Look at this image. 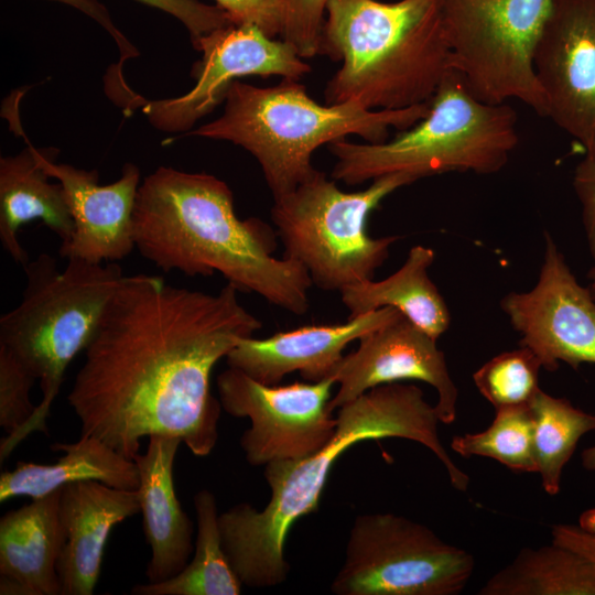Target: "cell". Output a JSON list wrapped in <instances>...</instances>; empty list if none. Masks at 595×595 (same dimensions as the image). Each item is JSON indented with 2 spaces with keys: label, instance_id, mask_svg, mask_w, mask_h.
Listing matches in <instances>:
<instances>
[{
  "label": "cell",
  "instance_id": "cell-29",
  "mask_svg": "<svg viewBox=\"0 0 595 595\" xmlns=\"http://www.w3.org/2000/svg\"><path fill=\"white\" fill-rule=\"evenodd\" d=\"M35 381L14 355L0 347V426L7 435L17 432L34 413L36 405L30 400V391Z\"/></svg>",
  "mask_w": 595,
  "mask_h": 595
},
{
  "label": "cell",
  "instance_id": "cell-22",
  "mask_svg": "<svg viewBox=\"0 0 595 595\" xmlns=\"http://www.w3.org/2000/svg\"><path fill=\"white\" fill-rule=\"evenodd\" d=\"M51 450L65 454L54 464L19 462L13 470L1 474V504L19 496L37 499L67 484L85 480L126 490L139 487L136 461L97 437L82 435L73 443H54Z\"/></svg>",
  "mask_w": 595,
  "mask_h": 595
},
{
  "label": "cell",
  "instance_id": "cell-1",
  "mask_svg": "<svg viewBox=\"0 0 595 595\" xmlns=\"http://www.w3.org/2000/svg\"><path fill=\"white\" fill-rule=\"evenodd\" d=\"M227 283L218 293L125 275L108 302L67 401L82 435L133 459L145 436L176 437L196 456L218 441L215 365L262 327Z\"/></svg>",
  "mask_w": 595,
  "mask_h": 595
},
{
  "label": "cell",
  "instance_id": "cell-21",
  "mask_svg": "<svg viewBox=\"0 0 595 595\" xmlns=\"http://www.w3.org/2000/svg\"><path fill=\"white\" fill-rule=\"evenodd\" d=\"M0 159V240L11 259L23 267L30 261L18 238L19 229L29 221L41 220L62 244L74 232V220L61 183L41 166L35 148Z\"/></svg>",
  "mask_w": 595,
  "mask_h": 595
},
{
  "label": "cell",
  "instance_id": "cell-36",
  "mask_svg": "<svg viewBox=\"0 0 595 595\" xmlns=\"http://www.w3.org/2000/svg\"><path fill=\"white\" fill-rule=\"evenodd\" d=\"M582 465L586 470H595V445L582 452Z\"/></svg>",
  "mask_w": 595,
  "mask_h": 595
},
{
  "label": "cell",
  "instance_id": "cell-28",
  "mask_svg": "<svg viewBox=\"0 0 595 595\" xmlns=\"http://www.w3.org/2000/svg\"><path fill=\"white\" fill-rule=\"evenodd\" d=\"M542 365L527 347L504 351L478 368L473 380L495 409L530 403L539 392Z\"/></svg>",
  "mask_w": 595,
  "mask_h": 595
},
{
  "label": "cell",
  "instance_id": "cell-13",
  "mask_svg": "<svg viewBox=\"0 0 595 595\" xmlns=\"http://www.w3.org/2000/svg\"><path fill=\"white\" fill-rule=\"evenodd\" d=\"M203 53L193 75L197 82L186 94L162 100L140 98L151 125L165 132L186 131L225 99L230 85L245 76H281L299 80L311 72L296 51L256 24H229L197 39Z\"/></svg>",
  "mask_w": 595,
  "mask_h": 595
},
{
  "label": "cell",
  "instance_id": "cell-16",
  "mask_svg": "<svg viewBox=\"0 0 595 595\" xmlns=\"http://www.w3.org/2000/svg\"><path fill=\"white\" fill-rule=\"evenodd\" d=\"M58 150L35 149L39 163L63 186L74 220L71 239L61 244L60 256L93 263L117 262L134 247L133 212L140 186L139 167L126 163L120 177L100 185L98 172L55 163Z\"/></svg>",
  "mask_w": 595,
  "mask_h": 595
},
{
  "label": "cell",
  "instance_id": "cell-4",
  "mask_svg": "<svg viewBox=\"0 0 595 595\" xmlns=\"http://www.w3.org/2000/svg\"><path fill=\"white\" fill-rule=\"evenodd\" d=\"M443 0H328L318 54L342 62L325 102L398 110L431 100L451 71Z\"/></svg>",
  "mask_w": 595,
  "mask_h": 595
},
{
  "label": "cell",
  "instance_id": "cell-14",
  "mask_svg": "<svg viewBox=\"0 0 595 595\" xmlns=\"http://www.w3.org/2000/svg\"><path fill=\"white\" fill-rule=\"evenodd\" d=\"M545 117L584 147L595 140V0H553L534 53Z\"/></svg>",
  "mask_w": 595,
  "mask_h": 595
},
{
  "label": "cell",
  "instance_id": "cell-12",
  "mask_svg": "<svg viewBox=\"0 0 595 595\" xmlns=\"http://www.w3.org/2000/svg\"><path fill=\"white\" fill-rule=\"evenodd\" d=\"M538 281L526 292H509L500 301L519 345L529 348L542 368L555 371L563 361L577 370L595 364V299L578 283L553 237L544 231Z\"/></svg>",
  "mask_w": 595,
  "mask_h": 595
},
{
  "label": "cell",
  "instance_id": "cell-17",
  "mask_svg": "<svg viewBox=\"0 0 595 595\" xmlns=\"http://www.w3.org/2000/svg\"><path fill=\"white\" fill-rule=\"evenodd\" d=\"M401 315L393 307H381L340 324L306 325L267 338L251 336L241 339L225 359L228 367L266 385H279L294 371L316 382L333 377L349 343Z\"/></svg>",
  "mask_w": 595,
  "mask_h": 595
},
{
  "label": "cell",
  "instance_id": "cell-18",
  "mask_svg": "<svg viewBox=\"0 0 595 595\" xmlns=\"http://www.w3.org/2000/svg\"><path fill=\"white\" fill-rule=\"evenodd\" d=\"M140 512L137 490L85 480L62 487L60 519L64 531L56 570L61 595H91L100 575L112 528Z\"/></svg>",
  "mask_w": 595,
  "mask_h": 595
},
{
  "label": "cell",
  "instance_id": "cell-3",
  "mask_svg": "<svg viewBox=\"0 0 595 595\" xmlns=\"http://www.w3.org/2000/svg\"><path fill=\"white\" fill-rule=\"evenodd\" d=\"M336 431L314 454L266 465L271 497L262 510L240 502L219 513L226 556L242 583L269 587L283 583L290 572L284 558L288 533L295 521L315 512L336 459L353 445L385 437L418 442L443 464L451 485L466 491L469 477L451 458L439 436L435 404L412 383L377 386L338 408Z\"/></svg>",
  "mask_w": 595,
  "mask_h": 595
},
{
  "label": "cell",
  "instance_id": "cell-9",
  "mask_svg": "<svg viewBox=\"0 0 595 595\" xmlns=\"http://www.w3.org/2000/svg\"><path fill=\"white\" fill-rule=\"evenodd\" d=\"M553 0H443L451 69L478 100L517 99L545 117L534 53Z\"/></svg>",
  "mask_w": 595,
  "mask_h": 595
},
{
  "label": "cell",
  "instance_id": "cell-2",
  "mask_svg": "<svg viewBox=\"0 0 595 595\" xmlns=\"http://www.w3.org/2000/svg\"><path fill=\"white\" fill-rule=\"evenodd\" d=\"M134 247L165 272H219L238 292L256 293L294 315L310 307L312 280L295 260L275 258L278 235L257 217L240 219L229 186L207 173L160 166L138 188Z\"/></svg>",
  "mask_w": 595,
  "mask_h": 595
},
{
  "label": "cell",
  "instance_id": "cell-33",
  "mask_svg": "<svg viewBox=\"0 0 595 595\" xmlns=\"http://www.w3.org/2000/svg\"><path fill=\"white\" fill-rule=\"evenodd\" d=\"M584 151L574 169L572 184L581 206L588 252L595 264V140L584 147Z\"/></svg>",
  "mask_w": 595,
  "mask_h": 595
},
{
  "label": "cell",
  "instance_id": "cell-26",
  "mask_svg": "<svg viewBox=\"0 0 595 595\" xmlns=\"http://www.w3.org/2000/svg\"><path fill=\"white\" fill-rule=\"evenodd\" d=\"M533 414V450L537 472L547 494L560 491L562 472L578 440L595 431V413L574 407L565 398L541 389L530 402Z\"/></svg>",
  "mask_w": 595,
  "mask_h": 595
},
{
  "label": "cell",
  "instance_id": "cell-7",
  "mask_svg": "<svg viewBox=\"0 0 595 595\" xmlns=\"http://www.w3.org/2000/svg\"><path fill=\"white\" fill-rule=\"evenodd\" d=\"M518 141L515 109L507 102L478 100L451 69L429 101L426 116L392 140L329 143L336 158L332 177L357 185L392 173L418 180L450 172L495 174L505 167Z\"/></svg>",
  "mask_w": 595,
  "mask_h": 595
},
{
  "label": "cell",
  "instance_id": "cell-34",
  "mask_svg": "<svg viewBox=\"0 0 595 595\" xmlns=\"http://www.w3.org/2000/svg\"><path fill=\"white\" fill-rule=\"evenodd\" d=\"M552 542L570 548L595 562V508L582 513L578 524H556Z\"/></svg>",
  "mask_w": 595,
  "mask_h": 595
},
{
  "label": "cell",
  "instance_id": "cell-8",
  "mask_svg": "<svg viewBox=\"0 0 595 595\" xmlns=\"http://www.w3.org/2000/svg\"><path fill=\"white\" fill-rule=\"evenodd\" d=\"M415 181L411 174L392 173L350 193L317 171L294 191L274 198L271 219L283 257L301 263L312 284L324 291L340 292L372 280L400 236L371 237L369 215L388 195Z\"/></svg>",
  "mask_w": 595,
  "mask_h": 595
},
{
  "label": "cell",
  "instance_id": "cell-27",
  "mask_svg": "<svg viewBox=\"0 0 595 595\" xmlns=\"http://www.w3.org/2000/svg\"><path fill=\"white\" fill-rule=\"evenodd\" d=\"M451 447L466 458L484 456L515 472H537L530 403L496 409L495 419L486 430L455 435Z\"/></svg>",
  "mask_w": 595,
  "mask_h": 595
},
{
  "label": "cell",
  "instance_id": "cell-6",
  "mask_svg": "<svg viewBox=\"0 0 595 595\" xmlns=\"http://www.w3.org/2000/svg\"><path fill=\"white\" fill-rule=\"evenodd\" d=\"M20 303L0 317V347L40 380L42 400L30 420L0 444L1 461L34 432L47 434L46 420L72 360L86 349L125 274L116 262L56 260L41 253L24 266Z\"/></svg>",
  "mask_w": 595,
  "mask_h": 595
},
{
  "label": "cell",
  "instance_id": "cell-20",
  "mask_svg": "<svg viewBox=\"0 0 595 595\" xmlns=\"http://www.w3.org/2000/svg\"><path fill=\"white\" fill-rule=\"evenodd\" d=\"M62 487L0 519V594L61 595L56 564L64 544Z\"/></svg>",
  "mask_w": 595,
  "mask_h": 595
},
{
  "label": "cell",
  "instance_id": "cell-15",
  "mask_svg": "<svg viewBox=\"0 0 595 595\" xmlns=\"http://www.w3.org/2000/svg\"><path fill=\"white\" fill-rule=\"evenodd\" d=\"M436 342L403 315L367 333L359 338L356 350L344 355L333 374L338 389L328 403L329 410L377 386L418 380L435 389L441 423H453L458 389Z\"/></svg>",
  "mask_w": 595,
  "mask_h": 595
},
{
  "label": "cell",
  "instance_id": "cell-5",
  "mask_svg": "<svg viewBox=\"0 0 595 595\" xmlns=\"http://www.w3.org/2000/svg\"><path fill=\"white\" fill-rule=\"evenodd\" d=\"M224 112L184 136L226 140L258 161L273 198L312 178V154L357 134L368 143L387 141L390 128L405 130L426 116L429 102L398 110H369L356 102L320 105L295 79L271 87L235 80L225 96Z\"/></svg>",
  "mask_w": 595,
  "mask_h": 595
},
{
  "label": "cell",
  "instance_id": "cell-11",
  "mask_svg": "<svg viewBox=\"0 0 595 595\" xmlns=\"http://www.w3.org/2000/svg\"><path fill=\"white\" fill-rule=\"evenodd\" d=\"M335 385L329 377L271 386L231 367L217 377L221 408L235 418L250 420L239 443L253 466L300 459L325 446L337 425L328 408Z\"/></svg>",
  "mask_w": 595,
  "mask_h": 595
},
{
  "label": "cell",
  "instance_id": "cell-24",
  "mask_svg": "<svg viewBox=\"0 0 595 595\" xmlns=\"http://www.w3.org/2000/svg\"><path fill=\"white\" fill-rule=\"evenodd\" d=\"M479 595H595V562L552 542L523 548L495 573Z\"/></svg>",
  "mask_w": 595,
  "mask_h": 595
},
{
  "label": "cell",
  "instance_id": "cell-30",
  "mask_svg": "<svg viewBox=\"0 0 595 595\" xmlns=\"http://www.w3.org/2000/svg\"><path fill=\"white\" fill-rule=\"evenodd\" d=\"M328 0H284L283 40L302 58L318 54L324 13Z\"/></svg>",
  "mask_w": 595,
  "mask_h": 595
},
{
  "label": "cell",
  "instance_id": "cell-32",
  "mask_svg": "<svg viewBox=\"0 0 595 595\" xmlns=\"http://www.w3.org/2000/svg\"><path fill=\"white\" fill-rule=\"evenodd\" d=\"M235 24H256L266 34L275 37L283 33L284 0H215Z\"/></svg>",
  "mask_w": 595,
  "mask_h": 595
},
{
  "label": "cell",
  "instance_id": "cell-19",
  "mask_svg": "<svg viewBox=\"0 0 595 595\" xmlns=\"http://www.w3.org/2000/svg\"><path fill=\"white\" fill-rule=\"evenodd\" d=\"M182 442L176 437L152 435L147 451L133 458L139 468L137 494L143 517V531L151 549L145 570L148 582L158 583L178 574L193 551V522L176 497L173 467Z\"/></svg>",
  "mask_w": 595,
  "mask_h": 595
},
{
  "label": "cell",
  "instance_id": "cell-10",
  "mask_svg": "<svg viewBox=\"0 0 595 595\" xmlns=\"http://www.w3.org/2000/svg\"><path fill=\"white\" fill-rule=\"evenodd\" d=\"M474 556L430 528L393 513L356 518L343 566L331 591L337 595H456L473 574Z\"/></svg>",
  "mask_w": 595,
  "mask_h": 595
},
{
  "label": "cell",
  "instance_id": "cell-37",
  "mask_svg": "<svg viewBox=\"0 0 595 595\" xmlns=\"http://www.w3.org/2000/svg\"><path fill=\"white\" fill-rule=\"evenodd\" d=\"M587 278L589 280L588 289L595 299V264L589 269Z\"/></svg>",
  "mask_w": 595,
  "mask_h": 595
},
{
  "label": "cell",
  "instance_id": "cell-31",
  "mask_svg": "<svg viewBox=\"0 0 595 595\" xmlns=\"http://www.w3.org/2000/svg\"><path fill=\"white\" fill-rule=\"evenodd\" d=\"M137 1L175 17L190 32L192 43L214 30L235 24L230 15L220 7L205 4L198 0Z\"/></svg>",
  "mask_w": 595,
  "mask_h": 595
},
{
  "label": "cell",
  "instance_id": "cell-25",
  "mask_svg": "<svg viewBox=\"0 0 595 595\" xmlns=\"http://www.w3.org/2000/svg\"><path fill=\"white\" fill-rule=\"evenodd\" d=\"M197 536L193 559L175 576L138 584L134 595H238L242 583L234 572L221 544L219 513L214 494L207 489L194 496Z\"/></svg>",
  "mask_w": 595,
  "mask_h": 595
},
{
  "label": "cell",
  "instance_id": "cell-23",
  "mask_svg": "<svg viewBox=\"0 0 595 595\" xmlns=\"http://www.w3.org/2000/svg\"><path fill=\"white\" fill-rule=\"evenodd\" d=\"M434 259L432 248L416 245L409 250L403 264L389 277L343 289L340 300L349 312L348 317L393 307L437 340L451 325V313L428 273Z\"/></svg>",
  "mask_w": 595,
  "mask_h": 595
},
{
  "label": "cell",
  "instance_id": "cell-35",
  "mask_svg": "<svg viewBox=\"0 0 595 595\" xmlns=\"http://www.w3.org/2000/svg\"><path fill=\"white\" fill-rule=\"evenodd\" d=\"M68 6H72L102 25L117 42L120 55L121 64L125 60L138 56V51L129 43V41L120 33V31L113 25L110 14L107 9L98 0H55Z\"/></svg>",
  "mask_w": 595,
  "mask_h": 595
}]
</instances>
